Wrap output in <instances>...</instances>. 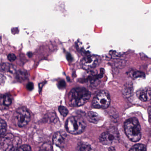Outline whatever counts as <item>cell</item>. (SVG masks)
I'll return each mask as SVG.
<instances>
[{
  "mask_svg": "<svg viewBox=\"0 0 151 151\" xmlns=\"http://www.w3.org/2000/svg\"><path fill=\"white\" fill-rule=\"evenodd\" d=\"M2 103L5 107H8L12 103V99L8 95H5L2 99Z\"/></svg>",
  "mask_w": 151,
  "mask_h": 151,
  "instance_id": "obj_16",
  "label": "cell"
},
{
  "mask_svg": "<svg viewBox=\"0 0 151 151\" xmlns=\"http://www.w3.org/2000/svg\"><path fill=\"white\" fill-rule=\"evenodd\" d=\"M129 151H146V148L143 144H136L133 146Z\"/></svg>",
  "mask_w": 151,
  "mask_h": 151,
  "instance_id": "obj_14",
  "label": "cell"
},
{
  "mask_svg": "<svg viewBox=\"0 0 151 151\" xmlns=\"http://www.w3.org/2000/svg\"><path fill=\"white\" fill-rule=\"evenodd\" d=\"M87 117L88 121L93 123H97L100 120L99 116L97 113L92 111L88 112Z\"/></svg>",
  "mask_w": 151,
  "mask_h": 151,
  "instance_id": "obj_11",
  "label": "cell"
},
{
  "mask_svg": "<svg viewBox=\"0 0 151 151\" xmlns=\"http://www.w3.org/2000/svg\"><path fill=\"white\" fill-rule=\"evenodd\" d=\"M79 151H92V148L89 144L85 142H80L78 145Z\"/></svg>",
  "mask_w": 151,
  "mask_h": 151,
  "instance_id": "obj_13",
  "label": "cell"
},
{
  "mask_svg": "<svg viewBox=\"0 0 151 151\" xmlns=\"http://www.w3.org/2000/svg\"><path fill=\"white\" fill-rule=\"evenodd\" d=\"M59 111L62 115L66 116L68 114V110L65 107L63 106H60L59 107Z\"/></svg>",
  "mask_w": 151,
  "mask_h": 151,
  "instance_id": "obj_19",
  "label": "cell"
},
{
  "mask_svg": "<svg viewBox=\"0 0 151 151\" xmlns=\"http://www.w3.org/2000/svg\"><path fill=\"white\" fill-rule=\"evenodd\" d=\"M65 85L66 84H65V82H64V81H60V82H59L58 85H59V87H60V88H63L65 87Z\"/></svg>",
  "mask_w": 151,
  "mask_h": 151,
  "instance_id": "obj_24",
  "label": "cell"
},
{
  "mask_svg": "<svg viewBox=\"0 0 151 151\" xmlns=\"http://www.w3.org/2000/svg\"><path fill=\"white\" fill-rule=\"evenodd\" d=\"M137 95L141 101H150L151 96V89L147 88L139 90L137 92Z\"/></svg>",
  "mask_w": 151,
  "mask_h": 151,
  "instance_id": "obj_10",
  "label": "cell"
},
{
  "mask_svg": "<svg viewBox=\"0 0 151 151\" xmlns=\"http://www.w3.org/2000/svg\"><path fill=\"white\" fill-rule=\"evenodd\" d=\"M130 76L131 77L134 78H144L145 77V74L142 72L139 71H131L129 73Z\"/></svg>",
  "mask_w": 151,
  "mask_h": 151,
  "instance_id": "obj_17",
  "label": "cell"
},
{
  "mask_svg": "<svg viewBox=\"0 0 151 151\" xmlns=\"http://www.w3.org/2000/svg\"><path fill=\"white\" fill-rule=\"evenodd\" d=\"M110 103L109 93L106 91H100L94 97L92 101V106L95 108L106 109Z\"/></svg>",
  "mask_w": 151,
  "mask_h": 151,
  "instance_id": "obj_6",
  "label": "cell"
},
{
  "mask_svg": "<svg viewBox=\"0 0 151 151\" xmlns=\"http://www.w3.org/2000/svg\"><path fill=\"white\" fill-rule=\"evenodd\" d=\"M16 151H31V147L28 145H23L18 147Z\"/></svg>",
  "mask_w": 151,
  "mask_h": 151,
  "instance_id": "obj_20",
  "label": "cell"
},
{
  "mask_svg": "<svg viewBox=\"0 0 151 151\" xmlns=\"http://www.w3.org/2000/svg\"><path fill=\"white\" fill-rule=\"evenodd\" d=\"M33 87H34L33 84L32 83H31V82L28 83V84L27 85V86H26L27 89L29 91H32L33 89Z\"/></svg>",
  "mask_w": 151,
  "mask_h": 151,
  "instance_id": "obj_23",
  "label": "cell"
},
{
  "mask_svg": "<svg viewBox=\"0 0 151 151\" xmlns=\"http://www.w3.org/2000/svg\"><path fill=\"white\" fill-rule=\"evenodd\" d=\"M124 129L128 137L133 142H137L141 138V130L137 119L131 118L124 123Z\"/></svg>",
  "mask_w": 151,
  "mask_h": 151,
  "instance_id": "obj_2",
  "label": "cell"
},
{
  "mask_svg": "<svg viewBox=\"0 0 151 151\" xmlns=\"http://www.w3.org/2000/svg\"><path fill=\"white\" fill-rule=\"evenodd\" d=\"M17 125L20 127L26 126L30 121L31 116L27 109L24 107L18 109L14 114Z\"/></svg>",
  "mask_w": 151,
  "mask_h": 151,
  "instance_id": "obj_7",
  "label": "cell"
},
{
  "mask_svg": "<svg viewBox=\"0 0 151 151\" xmlns=\"http://www.w3.org/2000/svg\"><path fill=\"white\" fill-rule=\"evenodd\" d=\"M0 70L4 71H9L10 72H13V71L15 70L14 68L12 67V65H10L9 63H4L0 65Z\"/></svg>",
  "mask_w": 151,
  "mask_h": 151,
  "instance_id": "obj_15",
  "label": "cell"
},
{
  "mask_svg": "<svg viewBox=\"0 0 151 151\" xmlns=\"http://www.w3.org/2000/svg\"><path fill=\"white\" fill-rule=\"evenodd\" d=\"M109 151H115V149L113 147H110L109 149Z\"/></svg>",
  "mask_w": 151,
  "mask_h": 151,
  "instance_id": "obj_25",
  "label": "cell"
},
{
  "mask_svg": "<svg viewBox=\"0 0 151 151\" xmlns=\"http://www.w3.org/2000/svg\"><path fill=\"white\" fill-rule=\"evenodd\" d=\"M86 127L85 122L79 116H71L66 122V129L68 132L74 135L82 133L85 129Z\"/></svg>",
  "mask_w": 151,
  "mask_h": 151,
  "instance_id": "obj_3",
  "label": "cell"
},
{
  "mask_svg": "<svg viewBox=\"0 0 151 151\" xmlns=\"http://www.w3.org/2000/svg\"><path fill=\"white\" fill-rule=\"evenodd\" d=\"M66 135L64 132H57L55 133L53 137L54 144L60 147H62L65 144Z\"/></svg>",
  "mask_w": 151,
  "mask_h": 151,
  "instance_id": "obj_9",
  "label": "cell"
},
{
  "mask_svg": "<svg viewBox=\"0 0 151 151\" xmlns=\"http://www.w3.org/2000/svg\"><path fill=\"white\" fill-rule=\"evenodd\" d=\"M8 59L10 62H14L16 60L17 57L14 54H9L8 55Z\"/></svg>",
  "mask_w": 151,
  "mask_h": 151,
  "instance_id": "obj_22",
  "label": "cell"
},
{
  "mask_svg": "<svg viewBox=\"0 0 151 151\" xmlns=\"http://www.w3.org/2000/svg\"><path fill=\"white\" fill-rule=\"evenodd\" d=\"M119 139V134L116 128L112 127L101 135L100 142L104 145H111Z\"/></svg>",
  "mask_w": 151,
  "mask_h": 151,
  "instance_id": "obj_5",
  "label": "cell"
},
{
  "mask_svg": "<svg viewBox=\"0 0 151 151\" xmlns=\"http://www.w3.org/2000/svg\"><path fill=\"white\" fill-rule=\"evenodd\" d=\"M6 130V123L4 120L0 118V138L4 137Z\"/></svg>",
  "mask_w": 151,
  "mask_h": 151,
  "instance_id": "obj_12",
  "label": "cell"
},
{
  "mask_svg": "<svg viewBox=\"0 0 151 151\" xmlns=\"http://www.w3.org/2000/svg\"><path fill=\"white\" fill-rule=\"evenodd\" d=\"M132 92V90L130 87H126V88L124 89V93L126 96L130 95V94H131Z\"/></svg>",
  "mask_w": 151,
  "mask_h": 151,
  "instance_id": "obj_21",
  "label": "cell"
},
{
  "mask_svg": "<svg viewBox=\"0 0 151 151\" xmlns=\"http://www.w3.org/2000/svg\"><path fill=\"white\" fill-rule=\"evenodd\" d=\"M52 147L50 143H45L40 148L39 151H52Z\"/></svg>",
  "mask_w": 151,
  "mask_h": 151,
  "instance_id": "obj_18",
  "label": "cell"
},
{
  "mask_svg": "<svg viewBox=\"0 0 151 151\" xmlns=\"http://www.w3.org/2000/svg\"><path fill=\"white\" fill-rule=\"evenodd\" d=\"M100 59L99 56H87L82 60L81 62L82 67L86 70H91L95 68L99 65Z\"/></svg>",
  "mask_w": 151,
  "mask_h": 151,
  "instance_id": "obj_8",
  "label": "cell"
},
{
  "mask_svg": "<svg viewBox=\"0 0 151 151\" xmlns=\"http://www.w3.org/2000/svg\"><path fill=\"white\" fill-rule=\"evenodd\" d=\"M91 95V93L86 88L83 87L73 88L68 94L70 105L74 107L83 106L88 101Z\"/></svg>",
  "mask_w": 151,
  "mask_h": 151,
  "instance_id": "obj_1",
  "label": "cell"
},
{
  "mask_svg": "<svg viewBox=\"0 0 151 151\" xmlns=\"http://www.w3.org/2000/svg\"><path fill=\"white\" fill-rule=\"evenodd\" d=\"M21 143L22 140L19 137L9 133L2 138L1 145L4 151H15Z\"/></svg>",
  "mask_w": 151,
  "mask_h": 151,
  "instance_id": "obj_4",
  "label": "cell"
}]
</instances>
